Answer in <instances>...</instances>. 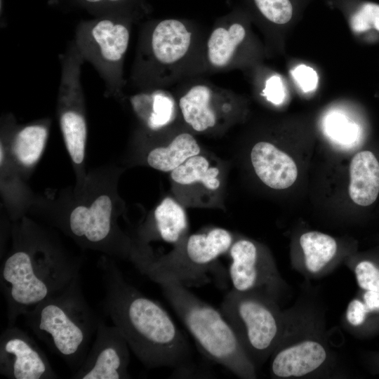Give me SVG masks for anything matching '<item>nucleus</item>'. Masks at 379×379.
Here are the masks:
<instances>
[{"mask_svg":"<svg viewBox=\"0 0 379 379\" xmlns=\"http://www.w3.org/2000/svg\"><path fill=\"white\" fill-rule=\"evenodd\" d=\"M185 121L197 132L213 127L217 115L211 105V91L204 85L191 88L179 100Z\"/></svg>","mask_w":379,"mask_h":379,"instance_id":"nucleus-19","label":"nucleus"},{"mask_svg":"<svg viewBox=\"0 0 379 379\" xmlns=\"http://www.w3.org/2000/svg\"><path fill=\"white\" fill-rule=\"evenodd\" d=\"M352 29L357 33L375 29L379 32V5L373 3L362 4L350 18Z\"/></svg>","mask_w":379,"mask_h":379,"instance_id":"nucleus-25","label":"nucleus"},{"mask_svg":"<svg viewBox=\"0 0 379 379\" xmlns=\"http://www.w3.org/2000/svg\"><path fill=\"white\" fill-rule=\"evenodd\" d=\"M285 312V330L270 357V376L278 379L330 376L336 358L319 314L304 304Z\"/></svg>","mask_w":379,"mask_h":379,"instance_id":"nucleus-5","label":"nucleus"},{"mask_svg":"<svg viewBox=\"0 0 379 379\" xmlns=\"http://www.w3.org/2000/svg\"><path fill=\"white\" fill-rule=\"evenodd\" d=\"M105 288L102 302L130 349L148 368H185L191 350L169 314L124 278L109 257L99 261Z\"/></svg>","mask_w":379,"mask_h":379,"instance_id":"nucleus-1","label":"nucleus"},{"mask_svg":"<svg viewBox=\"0 0 379 379\" xmlns=\"http://www.w3.org/2000/svg\"><path fill=\"white\" fill-rule=\"evenodd\" d=\"M80 59L70 58L63 65L59 96V123L68 154L77 166L86 155L87 125L79 81Z\"/></svg>","mask_w":379,"mask_h":379,"instance_id":"nucleus-9","label":"nucleus"},{"mask_svg":"<svg viewBox=\"0 0 379 379\" xmlns=\"http://www.w3.org/2000/svg\"><path fill=\"white\" fill-rule=\"evenodd\" d=\"M131 103L137 116L153 131L168 125L174 116V102L162 91L135 95Z\"/></svg>","mask_w":379,"mask_h":379,"instance_id":"nucleus-21","label":"nucleus"},{"mask_svg":"<svg viewBox=\"0 0 379 379\" xmlns=\"http://www.w3.org/2000/svg\"><path fill=\"white\" fill-rule=\"evenodd\" d=\"M39 339L75 372L84 362L100 318L84 295L81 274L62 291L44 300L24 314Z\"/></svg>","mask_w":379,"mask_h":379,"instance_id":"nucleus-3","label":"nucleus"},{"mask_svg":"<svg viewBox=\"0 0 379 379\" xmlns=\"http://www.w3.org/2000/svg\"><path fill=\"white\" fill-rule=\"evenodd\" d=\"M359 288L364 291L379 292V267L373 262L363 260L350 268Z\"/></svg>","mask_w":379,"mask_h":379,"instance_id":"nucleus-26","label":"nucleus"},{"mask_svg":"<svg viewBox=\"0 0 379 379\" xmlns=\"http://www.w3.org/2000/svg\"><path fill=\"white\" fill-rule=\"evenodd\" d=\"M201 147L193 135L182 133L167 146L157 147L147 156L149 166L159 171L171 173L190 157L199 154Z\"/></svg>","mask_w":379,"mask_h":379,"instance_id":"nucleus-18","label":"nucleus"},{"mask_svg":"<svg viewBox=\"0 0 379 379\" xmlns=\"http://www.w3.org/2000/svg\"><path fill=\"white\" fill-rule=\"evenodd\" d=\"M251 160L257 176L272 189L288 188L297 178L298 169L295 161L270 142H257L251 149Z\"/></svg>","mask_w":379,"mask_h":379,"instance_id":"nucleus-14","label":"nucleus"},{"mask_svg":"<svg viewBox=\"0 0 379 379\" xmlns=\"http://www.w3.org/2000/svg\"><path fill=\"white\" fill-rule=\"evenodd\" d=\"M361 299L364 305L366 323L368 317L371 314L379 313V292L373 291H364Z\"/></svg>","mask_w":379,"mask_h":379,"instance_id":"nucleus-29","label":"nucleus"},{"mask_svg":"<svg viewBox=\"0 0 379 379\" xmlns=\"http://www.w3.org/2000/svg\"><path fill=\"white\" fill-rule=\"evenodd\" d=\"M264 95L269 101L275 105H279L284 101L285 90L279 77L274 75L267 81Z\"/></svg>","mask_w":379,"mask_h":379,"instance_id":"nucleus-28","label":"nucleus"},{"mask_svg":"<svg viewBox=\"0 0 379 379\" xmlns=\"http://www.w3.org/2000/svg\"><path fill=\"white\" fill-rule=\"evenodd\" d=\"M191 34L181 22L174 19L161 21L154 29L151 47L155 58L162 64H171L187 52Z\"/></svg>","mask_w":379,"mask_h":379,"instance_id":"nucleus-17","label":"nucleus"},{"mask_svg":"<svg viewBox=\"0 0 379 379\" xmlns=\"http://www.w3.org/2000/svg\"><path fill=\"white\" fill-rule=\"evenodd\" d=\"M245 35L244 27L239 23L232 24L228 29L218 27L214 29L207 42V55L210 63L215 67L226 66Z\"/></svg>","mask_w":379,"mask_h":379,"instance_id":"nucleus-23","label":"nucleus"},{"mask_svg":"<svg viewBox=\"0 0 379 379\" xmlns=\"http://www.w3.org/2000/svg\"><path fill=\"white\" fill-rule=\"evenodd\" d=\"M13 246L0 270L8 325L65 288L80 274L81 260L67 253L46 232L29 222L14 230Z\"/></svg>","mask_w":379,"mask_h":379,"instance_id":"nucleus-2","label":"nucleus"},{"mask_svg":"<svg viewBox=\"0 0 379 379\" xmlns=\"http://www.w3.org/2000/svg\"><path fill=\"white\" fill-rule=\"evenodd\" d=\"M130 347L118 328L100 319L95 339L81 366L74 372V379L131 378L128 368Z\"/></svg>","mask_w":379,"mask_h":379,"instance_id":"nucleus-11","label":"nucleus"},{"mask_svg":"<svg viewBox=\"0 0 379 379\" xmlns=\"http://www.w3.org/2000/svg\"><path fill=\"white\" fill-rule=\"evenodd\" d=\"M59 225L83 246L130 258L133 246L115 224L112 200L107 194L76 206Z\"/></svg>","mask_w":379,"mask_h":379,"instance_id":"nucleus-7","label":"nucleus"},{"mask_svg":"<svg viewBox=\"0 0 379 379\" xmlns=\"http://www.w3.org/2000/svg\"><path fill=\"white\" fill-rule=\"evenodd\" d=\"M220 311L256 367L271 357L286 327V312L278 301L232 288L225 295Z\"/></svg>","mask_w":379,"mask_h":379,"instance_id":"nucleus-6","label":"nucleus"},{"mask_svg":"<svg viewBox=\"0 0 379 379\" xmlns=\"http://www.w3.org/2000/svg\"><path fill=\"white\" fill-rule=\"evenodd\" d=\"M158 284L206 356L239 378H257V367L220 310L201 300L180 283L166 281Z\"/></svg>","mask_w":379,"mask_h":379,"instance_id":"nucleus-4","label":"nucleus"},{"mask_svg":"<svg viewBox=\"0 0 379 379\" xmlns=\"http://www.w3.org/2000/svg\"><path fill=\"white\" fill-rule=\"evenodd\" d=\"M84 1L88 3H100L103 1L116 2L120 0H84Z\"/></svg>","mask_w":379,"mask_h":379,"instance_id":"nucleus-30","label":"nucleus"},{"mask_svg":"<svg viewBox=\"0 0 379 379\" xmlns=\"http://www.w3.org/2000/svg\"><path fill=\"white\" fill-rule=\"evenodd\" d=\"M155 231L164 241L177 245L187 236L188 221L182 204L164 198L154 212Z\"/></svg>","mask_w":379,"mask_h":379,"instance_id":"nucleus-22","label":"nucleus"},{"mask_svg":"<svg viewBox=\"0 0 379 379\" xmlns=\"http://www.w3.org/2000/svg\"><path fill=\"white\" fill-rule=\"evenodd\" d=\"M129 31L124 24L111 19H102L89 25L81 36L85 50L105 69L117 66L128 48Z\"/></svg>","mask_w":379,"mask_h":379,"instance_id":"nucleus-13","label":"nucleus"},{"mask_svg":"<svg viewBox=\"0 0 379 379\" xmlns=\"http://www.w3.org/2000/svg\"><path fill=\"white\" fill-rule=\"evenodd\" d=\"M293 77L298 86L305 93L315 90L318 84V76L311 67L300 65L291 72Z\"/></svg>","mask_w":379,"mask_h":379,"instance_id":"nucleus-27","label":"nucleus"},{"mask_svg":"<svg viewBox=\"0 0 379 379\" xmlns=\"http://www.w3.org/2000/svg\"><path fill=\"white\" fill-rule=\"evenodd\" d=\"M262 15L270 22L284 25L293 15V6L290 0H254Z\"/></svg>","mask_w":379,"mask_h":379,"instance_id":"nucleus-24","label":"nucleus"},{"mask_svg":"<svg viewBox=\"0 0 379 379\" xmlns=\"http://www.w3.org/2000/svg\"><path fill=\"white\" fill-rule=\"evenodd\" d=\"M229 276L232 288L257 292L279 301L287 289L270 252L246 238L234 240L230 250Z\"/></svg>","mask_w":379,"mask_h":379,"instance_id":"nucleus-8","label":"nucleus"},{"mask_svg":"<svg viewBox=\"0 0 379 379\" xmlns=\"http://www.w3.org/2000/svg\"><path fill=\"white\" fill-rule=\"evenodd\" d=\"M170 178L174 195L185 206H212L222 192L220 167L201 153L171 171Z\"/></svg>","mask_w":379,"mask_h":379,"instance_id":"nucleus-10","label":"nucleus"},{"mask_svg":"<svg viewBox=\"0 0 379 379\" xmlns=\"http://www.w3.org/2000/svg\"><path fill=\"white\" fill-rule=\"evenodd\" d=\"M0 373L11 379L58 378L35 341L15 325H8L0 336Z\"/></svg>","mask_w":379,"mask_h":379,"instance_id":"nucleus-12","label":"nucleus"},{"mask_svg":"<svg viewBox=\"0 0 379 379\" xmlns=\"http://www.w3.org/2000/svg\"><path fill=\"white\" fill-rule=\"evenodd\" d=\"M301 258L295 270L308 279L319 278L333 270L338 263V245L331 236L309 231L299 238Z\"/></svg>","mask_w":379,"mask_h":379,"instance_id":"nucleus-15","label":"nucleus"},{"mask_svg":"<svg viewBox=\"0 0 379 379\" xmlns=\"http://www.w3.org/2000/svg\"><path fill=\"white\" fill-rule=\"evenodd\" d=\"M48 136V128L42 123L21 128L15 134L11 152L15 161L22 168L33 167L41 158Z\"/></svg>","mask_w":379,"mask_h":379,"instance_id":"nucleus-20","label":"nucleus"},{"mask_svg":"<svg viewBox=\"0 0 379 379\" xmlns=\"http://www.w3.org/2000/svg\"><path fill=\"white\" fill-rule=\"evenodd\" d=\"M349 195L356 204H372L379 194V162L370 151L357 153L350 164Z\"/></svg>","mask_w":379,"mask_h":379,"instance_id":"nucleus-16","label":"nucleus"}]
</instances>
